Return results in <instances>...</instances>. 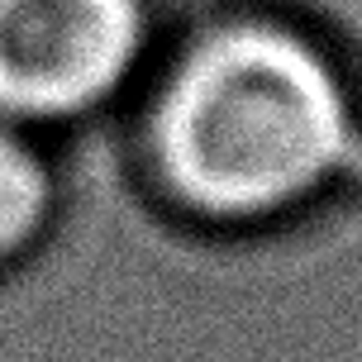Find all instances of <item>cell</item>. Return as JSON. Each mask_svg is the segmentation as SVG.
I'll use <instances>...</instances> for the list:
<instances>
[{"mask_svg": "<svg viewBox=\"0 0 362 362\" xmlns=\"http://www.w3.org/2000/svg\"><path fill=\"white\" fill-rule=\"evenodd\" d=\"M124 129L144 181L181 219L267 229L358 172L362 86L320 24L238 0L167 29Z\"/></svg>", "mask_w": 362, "mask_h": 362, "instance_id": "obj_1", "label": "cell"}, {"mask_svg": "<svg viewBox=\"0 0 362 362\" xmlns=\"http://www.w3.org/2000/svg\"><path fill=\"white\" fill-rule=\"evenodd\" d=\"M163 43L158 0H0V119L57 139L124 115Z\"/></svg>", "mask_w": 362, "mask_h": 362, "instance_id": "obj_2", "label": "cell"}, {"mask_svg": "<svg viewBox=\"0 0 362 362\" xmlns=\"http://www.w3.org/2000/svg\"><path fill=\"white\" fill-rule=\"evenodd\" d=\"M57 215V144L0 119V267H15L48 238Z\"/></svg>", "mask_w": 362, "mask_h": 362, "instance_id": "obj_3", "label": "cell"}]
</instances>
